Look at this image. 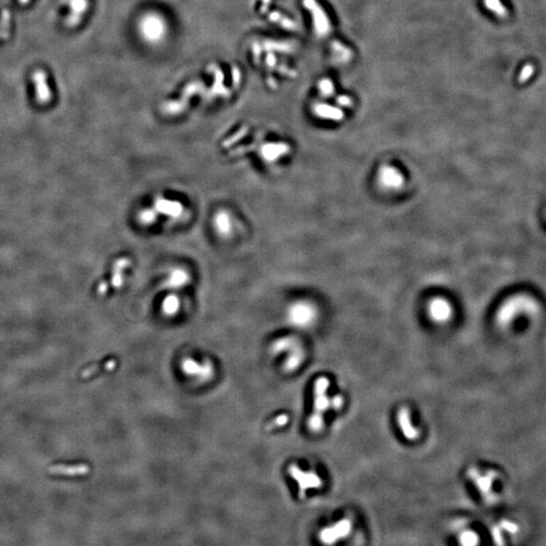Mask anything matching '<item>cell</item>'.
I'll list each match as a JSON object with an SVG mask.
<instances>
[{
  "mask_svg": "<svg viewBox=\"0 0 546 546\" xmlns=\"http://www.w3.org/2000/svg\"><path fill=\"white\" fill-rule=\"evenodd\" d=\"M330 385L329 379L325 376L318 377L313 386V412L308 418L307 427L313 433H318L324 427V413L330 407V399L327 389Z\"/></svg>",
  "mask_w": 546,
  "mask_h": 546,
  "instance_id": "1",
  "label": "cell"
},
{
  "mask_svg": "<svg viewBox=\"0 0 546 546\" xmlns=\"http://www.w3.org/2000/svg\"><path fill=\"white\" fill-rule=\"evenodd\" d=\"M467 476L472 480V483L486 502L490 503L492 499H495L492 491L493 480L497 477L495 471L487 470L485 472H479L476 468L472 467L468 469Z\"/></svg>",
  "mask_w": 546,
  "mask_h": 546,
  "instance_id": "2",
  "label": "cell"
},
{
  "mask_svg": "<svg viewBox=\"0 0 546 546\" xmlns=\"http://www.w3.org/2000/svg\"><path fill=\"white\" fill-rule=\"evenodd\" d=\"M287 315L290 324L298 328H305L313 323L316 312L309 302L298 301L289 307Z\"/></svg>",
  "mask_w": 546,
  "mask_h": 546,
  "instance_id": "3",
  "label": "cell"
},
{
  "mask_svg": "<svg viewBox=\"0 0 546 546\" xmlns=\"http://www.w3.org/2000/svg\"><path fill=\"white\" fill-rule=\"evenodd\" d=\"M288 473L298 484V495L300 498H304L307 489L317 488L323 484L322 479L314 472L302 471L296 464H291L288 467Z\"/></svg>",
  "mask_w": 546,
  "mask_h": 546,
  "instance_id": "4",
  "label": "cell"
},
{
  "mask_svg": "<svg viewBox=\"0 0 546 546\" xmlns=\"http://www.w3.org/2000/svg\"><path fill=\"white\" fill-rule=\"evenodd\" d=\"M351 522L348 519L341 520L337 524L324 528L320 533V539L325 544H333L336 541L345 538L351 531Z\"/></svg>",
  "mask_w": 546,
  "mask_h": 546,
  "instance_id": "5",
  "label": "cell"
},
{
  "mask_svg": "<svg viewBox=\"0 0 546 546\" xmlns=\"http://www.w3.org/2000/svg\"><path fill=\"white\" fill-rule=\"evenodd\" d=\"M378 180L387 189H397L403 184V176L394 167L384 165L379 169Z\"/></svg>",
  "mask_w": 546,
  "mask_h": 546,
  "instance_id": "6",
  "label": "cell"
},
{
  "mask_svg": "<svg viewBox=\"0 0 546 546\" xmlns=\"http://www.w3.org/2000/svg\"><path fill=\"white\" fill-rule=\"evenodd\" d=\"M429 314L436 323H445L452 315V308L449 302L443 298H435L429 304Z\"/></svg>",
  "mask_w": 546,
  "mask_h": 546,
  "instance_id": "7",
  "label": "cell"
},
{
  "mask_svg": "<svg viewBox=\"0 0 546 546\" xmlns=\"http://www.w3.org/2000/svg\"><path fill=\"white\" fill-rule=\"evenodd\" d=\"M396 420H397V424H398V427L399 429L401 430V433L402 435L408 439V440H416L420 433H419V430L416 429L412 422H411V415H410V410L406 407V406H401L399 407L398 412H397V416H396Z\"/></svg>",
  "mask_w": 546,
  "mask_h": 546,
  "instance_id": "8",
  "label": "cell"
},
{
  "mask_svg": "<svg viewBox=\"0 0 546 546\" xmlns=\"http://www.w3.org/2000/svg\"><path fill=\"white\" fill-rule=\"evenodd\" d=\"M48 471L51 474H56V475L81 476V475H86L90 471V467L88 466V464H85V463L73 464V465L56 464V465L50 466L48 468Z\"/></svg>",
  "mask_w": 546,
  "mask_h": 546,
  "instance_id": "9",
  "label": "cell"
},
{
  "mask_svg": "<svg viewBox=\"0 0 546 546\" xmlns=\"http://www.w3.org/2000/svg\"><path fill=\"white\" fill-rule=\"evenodd\" d=\"M35 85V96L39 103H47L51 99V91L47 82V74L42 70H36L32 74Z\"/></svg>",
  "mask_w": 546,
  "mask_h": 546,
  "instance_id": "10",
  "label": "cell"
},
{
  "mask_svg": "<svg viewBox=\"0 0 546 546\" xmlns=\"http://www.w3.org/2000/svg\"><path fill=\"white\" fill-rule=\"evenodd\" d=\"M303 358H304V355H303L302 348L299 345V343L296 342L292 346V348L288 351L287 358L285 359V362H284V369L288 372L295 370L301 364V362L303 361Z\"/></svg>",
  "mask_w": 546,
  "mask_h": 546,
  "instance_id": "11",
  "label": "cell"
},
{
  "mask_svg": "<svg viewBox=\"0 0 546 546\" xmlns=\"http://www.w3.org/2000/svg\"><path fill=\"white\" fill-rule=\"evenodd\" d=\"M163 23L153 16H149L144 22V32L151 39H157L163 33Z\"/></svg>",
  "mask_w": 546,
  "mask_h": 546,
  "instance_id": "12",
  "label": "cell"
},
{
  "mask_svg": "<svg viewBox=\"0 0 546 546\" xmlns=\"http://www.w3.org/2000/svg\"><path fill=\"white\" fill-rule=\"evenodd\" d=\"M288 152V146L284 144H269L262 148V156L267 161H275Z\"/></svg>",
  "mask_w": 546,
  "mask_h": 546,
  "instance_id": "13",
  "label": "cell"
},
{
  "mask_svg": "<svg viewBox=\"0 0 546 546\" xmlns=\"http://www.w3.org/2000/svg\"><path fill=\"white\" fill-rule=\"evenodd\" d=\"M181 365H182L183 371L185 373H187V374H190V375L200 374V375H203V376H207L211 371L210 368L198 364L195 360H193L191 358H185Z\"/></svg>",
  "mask_w": 546,
  "mask_h": 546,
  "instance_id": "14",
  "label": "cell"
},
{
  "mask_svg": "<svg viewBox=\"0 0 546 546\" xmlns=\"http://www.w3.org/2000/svg\"><path fill=\"white\" fill-rule=\"evenodd\" d=\"M70 7L72 10V13L68 18V23L70 25H75L79 22L81 14L87 7V1L86 0H70Z\"/></svg>",
  "mask_w": 546,
  "mask_h": 546,
  "instance_id": "15",
  "label": "cell"
},
{
  "mask_svg": "<svg viewBox=\"0 0 546 546\" xmlns=\"http://www.w3.org/2000/svg\"><path fill=\"white\" fill-rule=\"evenodd\" d=\"M159 210L168 213L171 216H177L182 212L181 204L176 201H170L168 199H159L156 203Z\"/></svg>",
  "mask_w": 546,
  "mask_h": 546,
  "instance_id": "16",
  "label": "cell"
},
{
  "mask_svg": "<svg viewBox=\"0 0 546 546\" xmlns=\"http://www.w3.org/2000/svg\"><path fill=\"white\" fill-rule=\"evenodd\" d=\"M215 228L221 235H226L232 230V219L229 213L220 211L215 215Z\"/></svg>",
  "mask_w": 546,
  "mask_h": 546,
  "instance_id": "17",
  "label": "cell"
},
{
  "mask_svg": "<svg viewBox=\"0 0 546 546\" xmlns=\"http://www.w3.org/2000/svg\"><path fill=\"white\" fill-rule=\"evenodd\" d=\"M116 364H117V362L115 361V359H110V360L106 361V362L103 364L102 367H101L100 365H92V366H89V367L85 368V369L81 372V377H82V378H88V377H90L91 375H93V374H95L96 372H98V371H99L100 369H102V368H103L104 370H106V371H111V370H113V369L115 368Z\"/></svg>",
  "mask_w": 546,
  "mask_h": 546,
  "instance_id": "18",
  "label": "cell"
},
{
  "mask_svg": "<svg viewBox=\"0 0 546 546\" xmlns=\"http://www.w3.org/2000/svg\"><path fill=\"white\" fill-rule=\"evenodd\" d=\"M186 281H187V274L184 272V270L176 269V270H173L171 274L169 275L167 284L170 286L177 287V286H181L185 284Z\"/></svg>",
  "mask_w": 546,
  "mask_h": 546,
  "instance_id": "19",
  "label": "cell"
},
{
  "mask_svg": "<svg viewBox=\"0 0 546 546\" xmlns=\"http://www.w3.org/2000/svg\"><path fill=\"white\" fill-rule=\"evenodd\" d=\"M180 306L179 299L175 295H169L167 296L162 304L163 311L168 315H173L177 312L178 308Z\"/></svg>",
  "mask_w": 546,
  "mask_h": 546,
  "instance_id": "20",
  "label": "cell"
},
{
  "mask_svg": "<svg viewBox=\"0 0 546 546\" xmlns=\"http://www.w3.org/2000/svg\"><path fill=\"white\" fill-rule=\"evenodd\" d=\"M485 7L492 11L498 17H506L508 15L507 8L503 5L500 0H483Z\"/></svg>",
  "mask_w": 546,
  "mask_h": 546,
  "instance_id": "21",
  "label": "cell"
},
{
  "mask_svg": "<svg viewBox=\"0 0 546 546\" xmlns=\"http://www.w3.org/2000/svg\"><path fill=\"white\" fill-rule=\"evenodd\" d=\"M9 27H10V13L9 10L3 9L1 12V18H0V37L2 39H6L9 35Z\"/></svg>",
  "mask_w": 546,
  "mask_h": 546,
  "instance_id": "22",
  "label": "cell"
},
{
  "mask_svg": "<svg viewBox=\"0 0 546 546\" xmlns=\"http://www.w3.org/2000/svg\"><path fill=\"white\" fill-rule=\"evenodd\" d=\"M459 541L463 545H476L479 542L477 534L472 530H464L459 535Z\"/></svg>",
  "mask_w": 546,
  "mask_h": 546,
  "instance_id": "23",
  "label": "cell"
},
{
  "mask_svg": "<svg viewBox=\"0 0 546 546\" xmlns=\"http://www.w3.org/2000/svg\"><path fill=\"white\" fill-rule=\"evenodd\" d=\"M287 422H288V416L285 415V414H281V415L277 416L274 420H272L270 423H268L267 426H266V429L267 430H272V429H275V428H278V427H282Z\"/></svg>",
  "mask_w": 546,
  "mask_h": 546,
  "instance_id": "24",
  "label": "cell"
},
{
  "mask_svg": "<svg viewBox=\"0 0 546 546\" xmlns=\"http://www.w3.org/2000/svg\"><path fill=\"white\" fill-rule=\"evenodd\" d=\"M534 73V67L532 64H526L523 69L521 70L520 72V75H519V82L520 83H524L526 82L528 79H530V77L532 76V74Z\"/></svg>",
  "mask_w": 546,
  "mask_h": 546,
  "instance_id": "25",
  "label": "cell"
},
{
  "mask_svg": "<svg viewBox=\"0 0 546 546\" xmlns=\"http://www.w3.org/2000/svg\"><path fill=\"white\" fill-rule=\"evenodd\" d=\"M343 403H344V398L342 397V395H336L330 399V407L333 410H340Z\"/></svg>",
  "mask_w": 546,
  "mask_h": 546,
  "instance_id": "26",
  "label": "cell"
},
{
  "mask_svg": "<svg viewBox=\"0 0 546 546\" xmlns=\"http://www.w3.org/2000/svg\"><path fill=\"white\" fill-rule=\"evenodd\" d=\"M156 214L152 210H145L141 213V220L145 223H152L155 220Z\"/></svg>",
  "mask_w": 546,
  "mask_h": 546,
  "instance_id": "27",
  "label": "cell"
},
{
  "mask_svg": "<svg viewBox=\"0 0 546 546\" xmlns=\"http://www.w3.org/2000/svg\"><path fill=\"white\" fill-rule=\"evenodd\" d=\"M21 4H26L27 2H29V0H18Z\"/></svg>",
  "mask_w": 546,
  "mask_h": 546,
  "instance_id": "28",
  "label": "cell"
}]
</instances>
